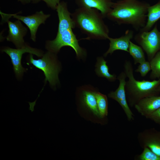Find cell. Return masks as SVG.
Listing matches in <instances>:
<instances>
[{
    "mask_svg": "<svg viewBox=\"0 0 160 160\" xmlns=\"http://www.w3.org/2000/svg\"><path fill=\"white\" fill-rule=\"evenodd\" d=\"M41 1H44L49 7L55 10L58 4L60 3V0H31L33 3H37Z\"/></svg>",
    "mask_w": 160,
    "mask_h": 160,
    "instance_id": "22",
    "label": "cell"
},
{
    "mask_svg": "<svg viewBox=\"0 0 160 160\" xmlns=\"http://www.w3.org/2000/svg\"><path fill=\"white\" fill-rule=\"evenodd\" d=\"M150 4L139 0H120L113 2L106 17L119 25H131L140 30L145 25Z\"/></svg>",
    "mask_w": 160,
    "mask_h": 160,
    "instance_id": "1",
    "label": "cell"
},
{
    "mask_svg": "<svg viewBox=\"0 0 160 160\" xmlns=\"http://www.w3.org/2000/svg\"><path fill=\"white\" fill-rule=\"evenodd\" d=\"M95 67V71L99 76L105 78L111 82L114 81L117 79L116 75L112 74L109 72L107 62L103 57H98L97 58V61Z\"/></svg>",
    "mask_w": 160,
    "mask_h": 160,
    "instance_id": "16",
    "label": "cell"
},
{
    "mask_svg": "<svg viewBox=\"0 0 160 160\" xmlns=\"http://www.w3.org/2000/svg\"><path fill=\"white\" fill-rule=\"evenodd\" d=\"M143 151L138 156L140 160H160V156H159L148 147L143 148Z\"/></svg>",
    "mask_w": 160,
    "mask_h": 160,
    "instance_id": "20",
    "label": "cell"
},
{
    "mask_svg": "<svg viewBox=\"0 0 160 160\" xmlns=\"http://www.w3.org/2000/svg\"><path fill=\"white\" fill-rule=\"evenodd\" d=\"M3 16L9 19L11 17L15 18L22 21L29 29L31 34V39L35 41L36 34L39 26L44 23L47 19L50 16V15L44 14L42 11L38 12L34 14L27 16H22L15 14H7L1 12Z\"/></svg>",
    "mask_w": 160,
    "mask_h": 160,
    "instance_id": "8",
    "label": "cell"
},
{
    "mask_svg": "<svg viewBox=\"0 0 160 160\" xmlns=\"http://www.w3.org/2000/svg\"><path fill=\"white\" fill-rule=\"evenodd\" d=\"M128 50L130 55L133 58L134 64H140L146 61L144 54L142 48L131 41Z\"/></svg>",
    "mask_w": 160,
    "mask_h": 160,
    "instance_id": "17",
    "label": "cell"
},
{
    "mask_svg": "<svg viewBox=\"0 0 160 160\" xmlns=\"http://www.w3.org/2000/svg\"><path fill=\"white\" fill-rule=\"evenodd\" d=\"M79 7L96 9L101 13L104 18L111 9L113 2L111 0H75Z\"/></svg>",
    "mask_w": 160,
    "mask_h": 160,
    "instance_id": "13",
    "label": "cell"
},
{
    "mask_svg": "<svg viewBox=\"0 0 160 160\" xmlns=\"http://www.w3.org/2000/svg\"><path fill=\"white\" fill-rule=\"evenodd\" d=\"M135 39L146 53L149 60L160 50V32L156 25L150 31H140Z\"/></svg>",
    "mask_w": 160,
    "mask_h": 160,
    "instance_id": "6",
    "label": "cell"
},
{
    "mask_svg": "<svg viewBox=\"0 0 160 160\" xmlns=\"http://www.w3.org/2000/svg\"><path fill=\"white\" fill-rule=\"evenodd\" d=\"M124 69L128 79L125 86L126 98L131 106H134L143 98L154 96L155 92L160 91V79L152 81L136 80L134 76L133 66L130 61H125Z\"/></svg>",
    "mask_w": 160,
    "mask_h": 160,
    "instance_id": "3",
    "label": "cell"
},
{
    "mask_svg": "<svg viewBox=\"0 0 160 160\" xmlns=\"http://www.w3.org/2000/svg\"><path fill=\"white\" fill-rule=\"evenodd\" d=\"M95 95L97 99L100 117L103 118L108 114V101L106 96L98 92H96Z\"/></svg>",
    "mask_w": 160,
    "mask_h": 160,
    "instance_id": "18",
    "label": "cell"
},
{
    "mask_svg": "<svg viewBox=\"0 0 160 160\" xmlns=\"http://www.w3.org/2000/svg\"><path fill=\"white\" fill-rule=\"evenodd\" d=\"M73 29L69 28L57 34L55 39L47 41L46 49L49 51L56 54L62 47L69 46L74 50L78 59L84 58L87 56L86 51L79 46V40L73 32Z\"/></svg>",
    "mask_w": 160,
    "mask_h": 160,
    "instance_id": "5",
    "label": "cell"
},
{
    "mask_svg": "<svg viewBox=\"0 0 160 160\" xmlns=\"http://www.w3.org/2000/svg\"><path fill=\"white\" fill-rule=\"evenodd\" d=\"M71 17L75 28L86 35L87 39L105 40L109 37L108 28L98 10L78 7L71 13Z\"/></svg>",
    "mask_w": 160,
    "mask_h": 160,
    "instance_id": "2",
    "label": "cell"
},
{
    "mask_svg": "<svg viewBox=\"0 0 160 160\" xmlns=\"http://www.w3.org/2000/svg\"><path fill=\"white\" fill-rule=\"evenodd\" d=\"M151 70L150 62L145 61L140 64L135 71L140 73L142 76L144 77Z\"/></svg>",
    "mask_w": 160,
    "mask_h": 160,
    "instance_id": "21",
    "label": "cell"
},
{
    "mask_svg": "<svg viewBox=\"0 0 160 160\" xmlns=\"http://www.w3.org/2000/svg\"><path fill=\"white\" fill-rule=\"evenodd\" d=\"M127 77L124 72L121 73L117 79L119 81L118 88L114 91L111 92L108 96L118 102L122 107L129 121L134 119V115L128 105L125 89L126 79Z\"/></svg>",
    "mask_w": 160,
    "mask_h": 160,
    "instance_id": "9",
    "label": "cell"
},
{
    "mask_svg": "<svg viewBox=\"0 0 160 160\" xmlns=\"http://www.w3.org/2000/svg\"><path fill=\"white\" fill-rule=\"evenodd\" d=\"M96 92L91 89H84L82 92V101L84 105L97 116L100 117L98 109Z\"/></svg>",
    "mask_w": 160,
    "mask_h": 160,
    "instance_id": "14",
    "label": "cell"
},
{
    "mask_svg": "<svg viewBox=\"0 0 160 160\" xmlns=\"http://www.w3.org/2000/svg\"><path fill=\"white\" fill-rule=\"evenodd\" d=\"M151 72V78L160 77V51L155 55L150 62Z\"/></svg>",
    "mask_w": 160,
    "mask_h": 160,
    "instance_id": "19",
    "label": "cell"
},
{
    "mask_svg": "<svg viewBox=\"0 0 160 160\" xmlns=\"http://www.w3.org/2000/svg\"><path fill=\"white\" fill-rule=\"evenodd\" d=\"M134 32L128 30L124 35L120 37L113 38L109 37L108 39L110 41L109 47L103 56L106 57L109 54H112L115 51L121 50L129 52L128 49L130 40L133 38Z\"/></svg>",
    "mask_w": 160,
    "mask_h": 160,
    "instance_id": "11",
    "label": "cell"
},
{
    "mask_svg": "<svg viewBox=\"0 0 160 160\" xmlns=\"http://www.w3.org/2000/svg\"><path fill=\"white\" fill-rule=\"evenodd\" d=\"M1 17L2 20L6 21L8 24L9 29L8 35L6 37L7 40L12 42L17 48L24 47L25 44L23 37L27 33V28L19 20L12 22L9 21V18Z\"/></svg>",
    "mask_w": 160,
    "mask_h": 160,
    "instance_id": "10",
    "label": "cell"
},
{
    "mask_svg": "<svg viewBox=\"0 0 160 160\" xmlns=\"http://www.w3.org/2000/svg\"><path fill=\"white\" fill-rule=\"evenodd\" d=\"M2 51L6 53L10 57L14 70L18 78L21 77L24 72L26 70L22 67L21 63V60L23 54L28 52L39 57L43 56V52L41 50L31 47L26 44L21 48L17 49L6 47L2 50Z\"/></svg>",
    "mask_w": 160,
    "mask_h": 160,
    "instance_id": "7",
    "label": "cell"
},
{
    "mask_svg": "<svg viewBox=\"0 0 160 160\" xmlns=\"http://www.w3.org/2000/svg\"><path fill=\"white\" fill-rule=\"evenodd\" d=\"M147 16L146 24L140 31H149L160 19V0L156 4L148 7Z\"/></svg>",
    "mask_w": 160,
    "mask_h": 160,
    "instance_id": "15",
    "label": "cell"
},
{
    "mask_svg": "<svg viewBox=\"0 0 160 160\" xmlns=\"http://www.w3.org/2000/svg\"><path fill=\"white\" fill-rule=\"evenodd\" d=\"M29 62L43 71L45 77V82L48 81L53 86L59 83L58 74L60 70V67L56 54L48 51L41 58L38 60L34 59L31 54Z\"/></svg>",
    "mask_w": 160,
    "mask_h": 160,
    "instance_id": "4",
    "label": "cell"
},
{
    "mask_svg": "<svg viewBox=\"0 0 160 160\" xmlns=\"http://www.w3.org/2000/svg\"><path fill=\"white\" fill-rule=\"evenodd\" d=\"M147 119L160 120V107L148 116Z\"/></svg>",
    "mask_w": 160,
    "mask_h": 160,
    "instance_id": "23",
    "label": "cell"
},
{
    "mask_svg": "<svg viewBox=\"0 0 160 160\" xmlns=\"http://www.w3.org/2000/svg\"><path fill=\"white\" fill-rule=\"evenodd\" d=\"M18 1L20 2L22 4H25L29 3L31 0H17Z\"/></svg>",
    "mask_w": 160,
    "mask_h": 160,
    "instance_id": "24",
    "label": "cell"
},
{
    "mask_svg": "<svg viewBox=\"0 0 160 160\" xmlns=\"http://www.w3.org/2000/svg\"><path fill=\"white\" fill-rule=\"evenodd\" d=\"M137 111L146 118L160 107V96L143 98L134 105Z\"/></svg>",
    "mask_w": 160,
    "mask_h": 160,
    "instance_id": "12",
    "label": "cell"
}]
</instances>
